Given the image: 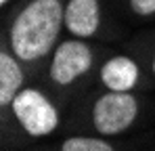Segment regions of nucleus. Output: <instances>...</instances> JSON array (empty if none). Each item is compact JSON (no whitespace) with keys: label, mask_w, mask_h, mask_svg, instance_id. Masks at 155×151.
I'll return each mask as SVG.
<instances>
[{"label":"nucleus","mask_w":155,"mask_h":151,"mask_svg":"<svg viewBox=\"0 0 155 151\" xmlns=\"http://www.w3.org/2000/svg\"><path fill=\"white\" fill-rule=\"evenodd\" d=\"M6 2H8V0H0V4H2V6H4V4H6Z\"/></svg>","instance_id":"11"},{"label":"nucleus","mask_w":155,"mask_h":151,"mask_svg":"<svg viewBox=\"0 0 155 151\" xmlns=\"http://www.w3.org/2000/svg\"><path fill=\"white\" fill-rule=\"evenodd\" d=\"M101 25L99 0H67L65 4V29L74 38H90Z\"/></svg>","instance_id":"5"},{"label":"nucleus","mask_w":155,"mask_h":151,"mask_svg":"<svg viewBox=\"0 0 155 151\" xmlns=\"http://www.w3.org/2000/svg\"><path fill=\"white\" fill-rule=\"evenodd\" d=\"M92 59H94L92 50L84 40L80 38L65 40L57 44L52 52L51 67H48L51 80L59 86H69L92 67Z\"/></svg>","instance_id":"4"},{"label":"nucleus","mask_w":155,"mask_h":151,"mask_svg":"<svg viewBox=\"0 0 155 151\" xmlns=\"http://www.w3.org/2000/svg\"><path fill=\"white\" fill-rule=\"evenodd\" d=\"M140 78V69L136 61L126 55H115L107 59L101 67V82L107 90L113 92H132Z\"/></svg>","instance_id":"6"},{"label":"nucleus","mask_w":155,"mask_h":151,"mask_svg":"<svg viewBox=\"0 0 155 151\" xmlns=\"http://www.w3.org/2000/svg\"><path fill=\"white\" fill-rule=\"evenodd\" d=\"M151 67H153V74H155V55H153V63H151Z\"/></svg>","instance_id":"10"},{"label":"nucleus","mask_w":155,"mask_h":151,"mask_svg":"<svg viewBox=\"0 0 155 151\" xmlns=\"http://www.w3.org/2000/svg\"><path fill=\"white\" fill-rule=\"evenodd\" d=\"M13 113L29 136H48L59 126V111L52 101L38 88H23L13 101Z\"/></svg>","instance_id":"2"},{"label":"nucleus","mask_w":155,"mask_h":151,"mask_svg":"<svg viewBox=\"0 0 155 151\" xmlns=\"http://www.w3.org/2000/svg\"><path fill=\"white\" fill-rule=\"evenodd\" d=\"M130 8L136 15H140V17L153 15L155 13V0H130Z\"/></svg>","instance_id":"9"},{"label":"nucleus","mask_w":155,"mask_h":151,"mask_svg":"<svg viewBox=\"0 0 155 151\" xmlns=\"http://www.w3.org/2000/svg\"><path fill=\"white\" fill-rule=\"evenodd\" d=\"M59 151H115L105 139L97 136H69L61 143Z\"/></svg>","instance_id":"8"},{"label":"nucleus","mask_w":155,"mask_h":151,"mask_svg":"<svg viewBox=\"0 0 155 151\" xmlns=\"http://www.w3.org/2000/svg\"><path fill=\"white\" fill-rule=\"evenodd\" d=\"M63 25L65 6L61 0H29L8 29L13 55L27 63L46 57L57 44Z\"/></svg>","instance_id":"1"},{"label":"nucleus","mask_w":155,"mask_h":151,"mask_svg":"<svg viewBox=\"0 0 155 151\" xmlns=\"http://www.w3.org/2000/svg\"><path fill=\"white\" fill-rule=\"evenodd\" d=\"M138 116V101L130 92L107 90L92 105V124L99 134L113 136L126 132Z\"/></svg>","instance_id":"3"},{"label":"nucleus","mask_w":155,"mask_h":151,"mask_svg":"<svg viewBox=\"0 0 155 151\" xmlns=\"http://www.w3.org/2000/svg\"><path fill=\"white\" fill-rule=\"evenodd\" d=\"M23 72L15 55L0 52V105H13L15 97L23 90Z\"/></svg>","instance_id":"7"}]
</instances>
